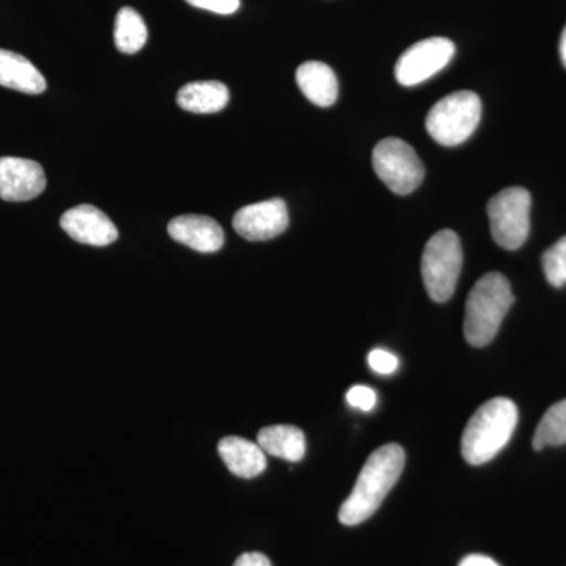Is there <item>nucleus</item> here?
I'll use <instances>...</instances> for the list:
<instances>
[{"label":"nucleus","mask_w":566,"mask_h":566,"mask_svg":"<svg viewBox=\"0 0 566 566\" xmlns=\"http://www.w3.org/2000/svg\"><path fill=\"white\" fill-rule=\"evenodd\" d=\"M403 468L405 450L400 446L387 444L375 450L365 461L352 494L342 504L338 521L344 526H357L374 516L400 479Z\"/></svg>","instance_id":"f257e3e1"},{"label":"nucleus","mask_w":566,"mask_h":566,"mask_svg":"<svg viewBox=\"0 0 566 566\" xmlns=\"http://www.w3.org/2000/svg\"><path fill=\"white\" fill-rule=\"evenodd\" d=\"M517 424V408L509 398L499 397L476 409L465 424L461 453L469 464L493 460L512 439Z\"/></svg>","instance_id":"f03ea898"},{"label":"nucleus","mask_w":566,"mask_h":566,"mask_svg":"<svg viewBox=\"0 0 566 566\" xmlns=\"http://www.w3.org/2000/svg\"><path fill=\"white\" fill-rule=\"evenodd\" d=\"M513 303L515 296L504 274L483 275L469 293L465 303L464 337L468 344L475 348L490 345Z\"/></svg>","instance_id":"7ed1b4c3"},{"label":"nucleus","mask_w":566,"mask_h":566,"mask_svg":"<svg viewBox=\"0 0 566 566\" xmlns=\"http://www.w3.org/2000/svg\"><path fill=\"white\" fill-rule=\"evenodd\" d=\"M463 268V248L452 230H441L424 245L422 279L434 303H447L455 293Z\"/></svg>","instance_id":"20e7f679"},{"label":"nucleus","mask_w":566,"mask_h":566,"mask_svg":"<svg viewBox=\"0 0 566 566\" xmlns=\"http://www.w3.org/2000/svg\"><path fill=\"white\" fill-rule=\"evenodd\" d=\"M482 118V102L461 91L439 99L427 115V132L438 144L457 147L474 134Z\"/></svg>","instance_id":"39448f33"},{"label":"nucleus","mask_w":566,"mask_h":566,"mask_svg":"<svg viewBox=\"0 0 566 566\" xmlns=\"http://www.w3.org/2000/svg\"><path fill=\"white\" fill-rule=\"evenodd\" d=\"M532 197L527 189L513 186L495 193L488 202V218L495 243L516 251L531 233Z\"/></svg>","instance_id":"423d86ee"},{"label":"nucleus","mask_w":566,"mask_h":566,"mask_svg":"<svg viewBox=\"0 0 566 566\" xmlns=\"http://www.w3.org/2000/svg\"><path fill=\"white\" fill-rule=\"evenodd\" d=\"M374 169L379 180L398 196L415 192L424 178L419 155L411 145L398 137H387L376 145Z\"/></svg>","instance_id":"0eeeda50"},{"label":"nucleus","mask_w":566,"mask_h":566,"mask_svg":"<svg viewBox=\"0 0 566 566\" xmlns=\"http://www.w3.org/2000/svg\"><path fill=\"white\" fill-rule=\"evenodd\" d=\"M455 55V44L449 39L433 36L412 44L395 65V77L405 87L422 84L444 70Z\"/></svg>","instance_id":"6e6552de"},{"label":"nucleus","mask_w":566,"mask_h":566,"mask_svg":"<svg viewBox=\"0 0 566 566\" xmlns=\"http://www.w3.org/2000/svg\"><path fill=\"white\" fill-rule=\"evenodd\" d=\"M289 208L282 199L248 205L234 214V232L248 241H268L289 229Z\"/></svg>","instance_id":"1a4fd4ad"},{"label":"nucleus","mask_w":566,"mask_h":566,"mask_svg":"<svg viewBox=\"0 0 566 566\" xmlns=\"http://www.w3.org/2000/svg\"><path fill=\"white\" fill-rule=\"evenodd\" d=\"M43 167L32 159L0 158V199L29 202L46 189Z\"/></svg>","instance_id":"9d476101"},{"label":"nucleus","mask_w":566,"mask_h":566,"mask_svg":"<svg viewBox=\"0 0 566 566\" xmlns=\"http://www.w3.org/2000/svg\"><path fill=\"white\" fill-rule=\"evenodd\" d=\"M63 232L81 244L104 248L115 243L118 238L117 227L102 210L92 205H80L62 216Z\"/></svg>","instance_id":"9b49d317"},{"label":"nucleus","mask_w":566,"mask_h":566,"mask_svg":"<svg viewBox=\"0 0 566 566\" xmlns=\"http://www.w3.org/2000/svg\"><path fill=\"white\" fill-rule=\"evenodd\" d=\"M167 230L177 243L202 253L218 252L226 241L219 222L202 214L178 216L169 222Z\"/></svg>","instance_id":"f8f14e48"},{"label":"nucleus","mask_w":566,"mask_h":566,"mask_svg":"<svg viewBox=\"0 0 566 566\" xmlns=\"http://www.w3.org/2000/svg\"><path fill=\"white\" fill-rule=\"evenodd\" d=\"M218 452L229 471L241 479H253L266 469V453L256 442L248 439L238 436L223 438L219 442Z\"/></svg>","instance_id":"ddd939ff"},{"label":"nucleus","mask_w":566,"mask_h":566,"mask_svg":"<svg viewBox=\"0 0 566 566\" xmlns=\"http://www.w3.org/2000/svg\"><path fill=\"white\" fill-rule=\"evenodd\" d=\"M0 85L28 95L46 91V80L24 55L0 50Z\"/></svg>","instance_id":"4468645a"},{"label":"nucleus","mask_w":566,"mask_h":566,"mask_svg":"<svg viewBox=\"0 0 566 566\" xmlns=\"http://www.w3.org/2000/svg\"><path fill=\"white\" fill-rule=\"evenodd\" d=\"M296 82L308 102L329 107L337 102L338 81L334 70L323 62H305L296 71Z\"/></svg>","instance_id":"2eb2a0df"},{"label":"nucleus","mask_w":566,"mask_h":566,"mask_svg":"<svg viewBox=\"0 0 566 566\" xmlns=\"http://www.w3.org/2000/svg\"><path fill=\"white\" fill-rule=\"evenodd\" d=\"M229 99V88L218 81L191 82L177 95L178 106L192 114H216L226 109Z\"/></svg>","instance_id":"dca6fc26"},{"label":"nucleus","mask_w":566,"mask_h":566,"mask_svg":"<svg viewBox=\"0 0 566 566\" xmlns=\"http://www.w3.org/2000/svg\"><path fill=\"white\" fill-rule=\"evenodd\" d=\"M256 444L262 447L268 455L282 458L292 463H297L305 455V436L293 424H273V427L263 428L256 438Z\"/></svg>","instance_id":"f3484780"},{"label":"nucleus","mask_w":566,"mask_h":566,"mask_svg":"<svg viewBox=\"0 0 566 566\" xmlns=\"http://www.w3.org/2000/svg\"><path fill=\"white\" fill-rule=\"evenodd\" d=\"M148 40V29L144 18L132 7H125L115 18L114 41L123 54H136Z\"/></svg>","instance_id":"a211bd4d"},{"label":"nucleus","mask_w":566,"mask_h":566,"mask_svg":"<svg viewBox=\"0 0 566 566\" xmlns=\"http://www.w3.org/2000/svg\"><path fill=\"white\" fill-rule=\"evenodd\" d=\"M566 444V400L558 401L547 409L542 422L536 427L534 449Z\"/></svg>","instance_id":"6ab92c4d"},{"label":"nucleus","mask_w":566,"mask_h":566,"mask_svg":"<svg viewBox=\"0 0 566 566\" xmlns=\"http://www.w3.org/2000/svg\"><path fill=\"white\" fill-rule=\"evenodd\" d=\"M543 271L551 285L560 289L566 285V237L560 238L556 244L551 245L543 253Z\"/></svg>","instance_id":"aec40b11"},{"label":"nucleus","mask_w":566,"mask_h":566,"mask_svg":"<svg viewBox=\"0 0 566 566\" xmlns=\"http://www.w3.org/2000/svg\"><path fill=\"white\" fill-rule=\"evenodd\" d=\"M368 365L379 375H392L398 368V357L386 349H374L368 354Z\"/></svg>","instance_id":"412c9836"},{"label":"nucleus","mask_w":566,"mask_h":566,"mask_svg":"<svg viewBox=\"0 0 566 566\" xmlns=\"http://www.w3.org/2000/svg\"><path fill=\"white\" fill-rule=\"evenodd\" d=\"M346 400L353 408L368 412L376 406V394L374 389L367 386H354L346 394Z\"/></svg>","instance_id":"4be33fe9"},{"label":"nucleus","mask_w":566,"mask_h":566,"mask_svg":"<svg viewBox=\"0 0 566 566\" xmlns=\"http://www.w3.org/2000/svg\"><path fill=\"white\" fill-rule=\"evenodd\" d=\"M186 2L196 9L218 14H233L241 6V0H186Z\"/></svg>","instance_id":"5701e85b"},{"label":"nucleus","mask_w":566,"mask_h":566,"mask_svg":"<svg viewBox=\"0 0 566 566\" xmlns=\"http://www.w3.org/2000/svg\"><path fill=\"white\" fill-rule=\"evenodd\" d=\"M233 566H273L270 558L260 553H245L237 558Z\"/></svg>","instance_id":"b1692460"},{"label":"nucleus","mask_w":566,"mask_h":566,"mask_svg":"<svg viewBox=\"0 0 566 566\" xmlns=\"http://www.w3.org/2000/svg\"><path fill=\"white\" fill-rule=\"evenodd\" d=\"M458 566H501L491 557L482 556V554H471L464 557Z\"/></svg>","instance_id":"393cba45"},{"label":"nucleus","mask_w":566,"mask_h":566,"mask_svg":"<svg viewBox=\"0 0 566 566\" xmlns=\"http://www.w3.org/2000/svg\"><path fill=\"white\" fill-rule=\"evenodd\" d=\"M558 52H560L562 63H564V66L566 69V25L564 32H562L560 46H558Z\"/></svg>","instance_id":"a878e982"}]
</instances>
